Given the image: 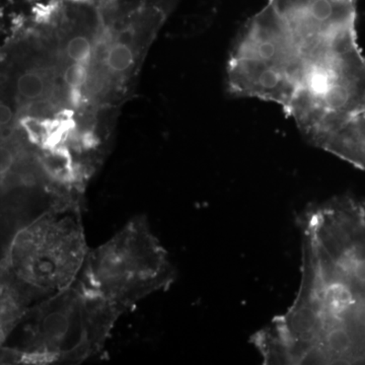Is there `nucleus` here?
I'll list each match as a JSON object with an SVG mask.
<instances>
[{"label":"nucleus","instance_id":"7","mask_svg":"<svg viewBox=\"0 0 365 365\" xmlns=\"http://www.w3.org/2000/svg\"><path fill=\"white\" fill-rule=\"evenodd\" d=\"M304 137L316 148L365 172V112L309 132Z\"/></svg>","mask_w":365,"mask_h":365},{"label":"nucleus","instance_id":"10","mask_svg":"<svg viewBox=\"0 0 365 365\" xmlns=\"http://www.w3.org/2000/svg\"><path fill=\"white\" fill-rule=\"evenodd\" d=\"M66 53L72 62L86 63L91 56V41L85 36H76L67 42Z\"/></svg>","mask_w":365,"mask_h":365},{"label":"nucleus","instance_id":"5","mask_svg":"<svg viewBox=\"0 0 365 365\" xmlns=\"http://www.w3.org/2000/svg\"><path fill=\"white\" fill-rule=\"evenodd\" d=\"M284 112L304 135L365 112V58L357 35L304 55L299 88Z\"/></svg>","mask_w":365,"mask_h":365},{"label":"nucleus","instance_id":"9","mask_svg":"<svg viewBox=\"0 0 365 365\" xmlns=\"http://www.w3.org/2000/svg\"><path fill=\"white\" fill-rule=\"evenodd\" d=\"M134 62L133 51L125 43L112 46L106 57V63L114 72H124L130 68Z\"/></svg>","mask_w":365,"mask_h":365},{"label":"nucleus","instance_id":"2","mask_svg":"<svg viewBox=\"0 0 365 365\" xmlns=\"http://www.w3.org/2000/svg\"><path fill=\"white\" fill-rule=\"evenodd\" d=\"M83 205H57L19 228L4 246L0 280L33 306L68 289L85 266L90 248Z\"/></svg>","mask_w":365,"mask_h":365},{"label":"nucleus","instance_id":"6","mask_svg":"<svg viewBox=\"0 0 365 365\" xmlns=\"http://www.w3.org/2000/svg\"><path fill=\"white\" fill-rule=\"evenodd\" d=\"M359 0H269L304 54L356 36Z\"/></svg>","mask_w":365,"mask_h":365},{"label":"nucleus","instance_id":"11","mask_svg":"<svg viewBox=\"0 0 365 365\" xmlns=\"http://www.w3.org/2000/svg\"><path fill=\"white\" fill-rule=\"evenodd\" d=\"M88 76V68H86V63L73 62L67 67L66 72H64V81L71 88H79L85 85Z\"/></svg>","mask_w":365,"mask_h":365},{"label":"nucleus","instance_id":"3","mask_svg":"<svg viewBox=\"0 0 365 365\" xmlns=\"http://www.w3.org/2000/svg\"><path fill=\"white\" fill-rule=\"evenodd\" d=\"M78 279L123 314L145 297L168 289L176 270L146 217L136 216L109 241L91 250Z\"/></svg>","mask_w":365,"mask_h":365},{"label":"nucleus","instance_id":"8","mask_svg":"<svg viewBox=\"0 0 365 365\" xmlns=\"http://www.w3.org/2000/svg\"><path fill=\"white\" fill-rule=\"evenodd\" d=\"M46 88L44 78L36 71L21 74L16 81V90L21 97L28 100H37L42 97Z\"/></svg>","mask_w":365,"mask_h":365},{"label":"nucleus","instance_id":"13","mask_svg":"<svg viewBox=\"0 0 365 365\" xmlns=\"http://www.w3.org/2000/svg\"><path fill=\"white\" fill-rule=\"evenodd\" d=\"M66 1L73 2V4H88V2L93 1V0H66Z\"/></svg>","mask_w":365,"mask_h":365},{"label":"nucleus","instance_id":"4","mask_svg":"<svg viewBox=\"0 0 365 365\" xmlns=\"http://www.w3.org/2000/svg\"><path fill=\"white\" fill-rule=\"evenodd\" d=\"M304 66V54L284 20L267 4L242 26L230 63L228 86L237 97L258 98L287 110Z\"/></svg>","mask_w":365,"mask_h":365},{"label":"nucleus","instance_id":"1","mask_svg":"<svg viewBox=\"0 0 365 365\" xmlns=\"http://www.w3.org/2000/svg\"><path fill=\"white\" fill-rule=\"evenodd\" d=\"M121 316L78 279L26 313L1 342V364H81L101 352Z\"/></svg>","mask_w":365,"mask_h":365},{"label":"nucleus","instance_id":"12","mask_svg":"<svg viewBox=\"0 0 365 365\" xmlns=\"http://www.w3.org/2000/svg\"><path fill=\"white\" fill-rule=\"evenodd\" d=\"M11 119H13V111H11V107L2 104L1 109H0V122H1V126H7V125L11 123Z\"/></svg>","mask_w":365,"mask_h":365}]
</instances>
